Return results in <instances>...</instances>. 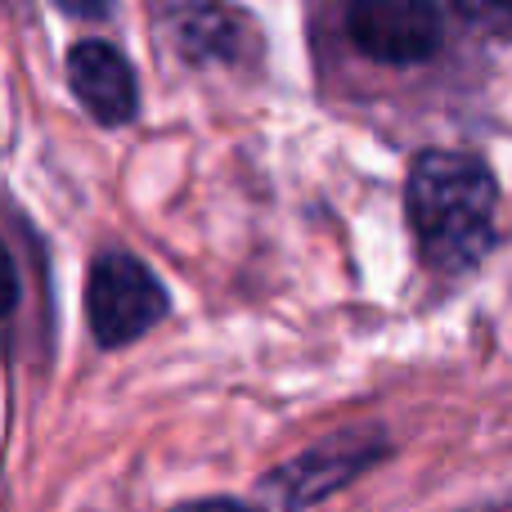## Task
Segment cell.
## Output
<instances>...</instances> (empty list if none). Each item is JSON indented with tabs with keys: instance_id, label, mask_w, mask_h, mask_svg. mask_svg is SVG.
I'll list each match as a JSON object with an SVG mask.
<instances>
[{
	"instance_id": "1",
	"label": "cell",
	"mask_w": 512,
	"mask_h": 512,
	"mask_svg": "<svg viewBox=\"0 0 512 512\" xmlns=\"http://www.w3.org/2000/svg\"><path fill=\"white\" fill-rule=\"evenodd\" d=\"M495 171L477 153L427 149L409 167L405 212L418 252L441 274H468L495 248Z\"/></svg>"
},
{
	"instance_id": "2",
	"label": "cell",
	"mask_w": 512,
	"mask_h": 512,
	"mask_svg": "<svg viewBox=\"0 0 512 512\" xmlns=\"http://www.w3.org/2000/svg\"><path fill=\"white\" fill-rule=\"evenodd\" d=\"M171 297L162 279L140 261V256L108 248L95 256L86 279V319L99 346L117 351L144 337L158 319H167Z\"/></svg>"
},
{
	"instance_id": "3",
	"label": "cell",
	"mask_w": 512,
	"mask_h": 512,
	"mask_svg": "<svg viewBox=\"0 0 512 512\" xmlns=\"http://www.w3.org/2000/svg\"><path fill=\"white\" fill-rule=\"evenodd\" d=\"M391 450V441L373 427H346L333 432L328 441L310 445L306 454L288 459L283 468H274L261 481V499L274 512H301L319 499H328L333 490H342L346 481H355L369 463H378Z\"/></svg>"
},
{
	"instance_id": "4",
	"label": "cell",
	"mask_w": 512,
	"mask_h": 512,
	"mask_svg": "<svg viewBox=\"0 0 512 512\" xmlns=\"http://www.w3.org/2000/svg\"><path fill=\"white\" fill-rule=\"evenodd\" d=\"M346 36L364 59L409 68L441 50L445 14L423 0H360L346 9Z\"/></svg>"
},
{
	"instance_id": "5",
	"label": "cell",
	"mask_w": 512,
	"mask_h": 512,
	"mask_svg": "<svg viewBox=\"0 0 512 512\" xmlns=\"http://www.w3.org/2000/svg\"><path fill=\"white\" fill-rule=\"evenodd\" d=\"M68 86L99 126H126L140 108V81L117 45L108 41H77L68 54Z\"/></svg>"
},
{
	"instance_id": "6",
	"label": "cell",
	"mask_w": 512,
	"mask_h": 512,
	"mask_svg": "<svg viewBox=\"0 0 512 512\" xmlns=\"http://www.w3.org/2000/svg\"><path fill=\"white\" fill-rule=\"evenodd\" d=\"M162 27H167L171 45L185 54L189 63H212L234 59L243 45V18L221 5H167L158 9Z\"/></svg>"
},
{
	"instance_id": "7",
	"label": "cell",
	"mask_w": 512,
	"mask_h": 512,
	"mask_svg": "<svg viewBox=\"0 0 512 512\" xmlns=\"http://www.w3.org/2000/svg\"><path fill=\"white\" fill-rule=\"evenodd\" d=\"M454 14L463 18V23H486L490 36H512V5H463L454 9Z\"/></svg>"
},
{
	"instance_id": "8",
	"label": "cell",
	"mask_w": 512,
	"mask_h": 512,
	"mask_svg": "<svg viewBox=\"0 0 512 512\" xmlns=\"http://www.w3.org/2000/svg\"><path fill=\"white\" fill-rule=\"evenodd\" d=\"M171 512H261V508L239 504V499H194V504H180Z\"/></svg>"
},
{
	"instance_id": "9",
	"label": "cell",
	"mask_w": 512,
	"mask_h": 512,
	"mask_svg": "<svg viewBox=\"0 0 512 512\" xmlns=\"http://www.w3.org/2000/svg\"><path fill=\"white\" fill-rule=\"evenodd\" d=\"M63 14H77V18H108L113 5H63Z\"/></svg>"
}]
</instances>
